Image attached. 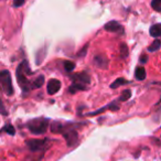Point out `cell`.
<instances>
[{"mask_svg": "<svg viewBox=\"0 0 161 161\" xmlns=\"http://www.w3.org/2000/svg\"><path fill=\"white\" fill-rule=\"evenodd\" d=\"M47 126H49V119L44 118V117L31 119V120H29L27 124L28 129L34 135L44 134L47 129Z\"/></svg>", "mask_w": 161, "mask_h": 161, "instance_id": "cell-1", "label": "cell"}, {"mask_svg": "<svg viewBox=\"0 0 161 161\" xmlns=\"http://www.w3.org/2000/svg\"><path fill=\"white\" fill-rule=\"evenodd\" d=\"M0 83H1V87L6 95L11 96L14 94V86H12V80L9 71L3 69L0 72Z\"/></svg>", "mask_w": 161, "mask_h": 161, "instance_id": "cell-2", "label": "cell"}, {"mask_svg": "<svg viewBox=\"0 0 161 161\" xmlns=\"http://www.w3.org/2000/svg\"><path fill=\"white\" fill-rule=\"evenodd\" d=\"M16 74H17V80H18V84L21 87V90L23 91V93H29L33 86L31 85V83L29 82V80L25 76V72L22 71V69H21L20 65H19L18 69H17Z\"/></svg>", "mask_w": 161, "mask_h": 161, "instance_id": "cell-3", "label": "cell"}, {"mask_svg": "<svg viewBox=\"0 0 161 161\" xmlns=\"http://www.w3.org/2000/svg\"><path fill=\"white\" fill-rule=\"evenodd\" d=\"M47 140V139H30L27 141V146L31 151H41L45 148Z\"/></svg>", "mask_w": 161, "mask_h": 161, "instance_id": "cell-4", "label": "cell"}, {"mask_svg": "<svg viewBox=\"0 0 161 161\" xmlns=\"http://www.w3.org/2000/svg\"><path fill=\"white\" fill-rule=\"evenodd\" d=\"M63 136H64V138H65V140H66L67 146H69V147L74 146L78 141L77 132H76L75 130L69 129V130H67V131H64L63 132Z\"/></svg>", "mask_w": 161, "mask_h": 161, "instance_id": "cell-5", "label": "cell"}, {"mask_svg": "<svg viewBox=\"0 0 161 161\" xmlns=\"http://www.w3.org/2000/svg\"><path fill=\"white\" fill-rule=\"evenodd\" d=\"M61 88V82L56 78H52V80H49V83L47 85V91L49 95H53L56 94V93L60 91Z\"/></svg>", "mask_w": 161, "mask_h": 161, "instance_id": "cell-6", "label": "cell"}, {"mask_svg": "<svg viewBox=\"0 0 161 161\" xmlns=\"http://www.w3.org/2000/svg\"><path fill=\"white\" fill-rule=\"evenodd\" d=\"M72 80H73V83H80V84H90L91 82V77L88 74H86L85 72L83 73H77V74H74L72 75Z\"/></svg>", "mask_w": 161, "mask_h": 161, "instance_id": "cell-7", "label": "cell"}, {"mask_svg": "<svg viewBox=\"0 0 161 161\" xmlns=\"http://www.w3.org/2000/svg\"><path fill=\"white\" fill-rule=\"evenodd\" d=\"M104 29L108 32H116V33L117 32H118V33H123L124 32V29H123V27H121V25L115 20L109 21V22L106 23Z\"/></svg>", "mask_w": 161, "mask_h": 161, "instance_id": "cell-8", "label": "cell"}, {"mask_svg": "<svg viewBox=\"0 0 161 161\" xmlns=\"http://www.w3.org/2000/svg\"><path fill=\"white\" fill-rule=\"evenodd\" d=\"M94 63L99 69H106L108 66V58L104 55H95Z\"/></svg>", "mask_w": 161, "mask_h": 161, "instance_id": "cell-9", "label": "cell"}, {"mask_svg": "<svg viewBox=\"0 0 161 161\" xmlns=\"http://www.w3.org/2000/svg\"><path fill=\"white\" fill-rule=\"evenodd\" d=\"M108 108H109L110 110H118V109H119V105H118V104L112 103V104H109V105L105 106V107L101 108V109H99V110H96V112L90 113V114H88V115H91V116H94V115H98V114H101L102 112H104V110H105V109H108Z\"/></svg>", "mask_w": 161, "mask_h": 161, "instance_id": "cell-10", "label": "cell"}, {"mask_svg": "<svg viewBox=\"0 0 161 161\" xmlns=\"http://www.w3.org/2000/svg\"><path fill=\"white\" fill-rule=\"evenodd\" d=\"M150 36H153V38H159L161 36V23H157V25H153L149 30Z\"/></svg>", "mask_w": 161, "mask_h": 161, "instance_id": "cell-11", "label": "cell"}, {"mask_svg": "<svg viewBox=\"0 0 161 161\" xmlns=\"http://www.w3.org/2000/svg\"><path fill=\"white\" fill-rule=\"evenodd\" d=\"M87 90V86L85 84H80V83H73V85L69 88V92L71 94H75L77 91H86Z\"/></svg>", "mask_w": 161, "mask_h": 161, "instance_id": "cell-12", "label": "cell"}, {"mask_svg": "<svg viewBox=\"0 0 161 161\" xmlns=\"http://www.w3.org/2000/svg\"><path fill=\"white\" fill-rule=\"evenodd\" d=\"M135 77L138 80H143L146 78V69L143 66H139L135 71Z\"/></svg>", "mask_w": 161, "mask_h": 161, "instance_id": "cell-13", "label": "cell"}, {"mask_svg": "<svg viewBox=\"0 0 161 161\" xmlns=\"http://www.w3.org/2000/svg\"><path fill=\"white\" fill-rule=\"evenodd\" d=\"M128 83V80L126 78H123V77H119L117 80H115V82H113V84L110 85V88H118L119 86L121 85H125V84Z\"/></svg>", "mask_w": 161, "mask_h": 161, "instance_id": "cell-14", "label": "cell"}, {"mask_svg": "<svg viewBox=\"0 0 161 161\" xmlns=\"http://www.w3.org/2000/svg\"><path fill=\"white\" fill-rule=\"evenodd\" d=\"M43 84H44V76L40 75V76H38V77L36 78V80L32 83V86H33V88H40V87H42Z\"/></svg>", "mask_w": 161, "mask_h": 161, "instance_id": "cell-15", "label": "cell"}, {"mask_svg": "<svg viewBox=\"0 0 161 161\" xmlns=\"http://www.w3.org/2000/svg\"><path fill=\"white\" fill-rule=\"evenodd\" d=\"M160 47H161V41L159 40V39H156V40L152 42V44L148 47V50H149L150 52H154V51H157V50L160 49Z\"/></svg>", "mask_w": 161, "mask_h": 161, "instance_id": "cell-16", "label": "cell"}, {"mask_svg": "<svg viewBox=\"0 0 161 161\" xmlns=\"http://www.w3.org/2000/svg\"><path fill=\"white\" fill-rule=\"evenodd\" d=\"M130 97H131V92H130V90H125L123 93H121L120 96H119L118 101L126 102V101H128V99H129Z\"/></svg>", "mask_w": 161, "mask_h": 161, "instance_id": "cell-17", "label": "cell"}, {"mask_svg": "<svg viewBox=\"0 0 161 161\" xmlns=\"http://www.w3.org/2000/svg\"><path fill=\"white\" fill-rule=\"evenodd\" d=\"M151 7L154 11L161 12V0H152L151 1Z\"/></svg>", "mask_w": 161, "mask_h": 161, "instance_id": "cell-18", "label": "cell"}, {"mask_svg": "<svg viewBox=\"0 0 161 161\" xmlns=\"http://www.w3.org/2000/svg\"><path fill=\"white\" fill-rule=\"evenodd\" d=\"M128 54H129V51H128V47L124 43L120 44V56L121 58H127Z\"/></svg>", "mask_w": 161, "mask_h": 161, "instance_id": "cell-19", "label": "cell"}, {"mask_svg": "<svg viewBox=\"0 0 161 161\" xmlns=\"http://www.w3.org/2000/svg\"><path fill=\"white\" fill-rule=\"evenodd\" d=\"M64 69L67 72H71L75 69V63L71 62V61H64Z\"/></svg>", "mask_w": 161, "mask_h": 161, "instance_id": "cell-20", "label": "cell"}, {"mask_svg": "<svg viewBox=\"0 0 161 161\" xmlns=\"http://www.w3.org/2000/svg\"><path fill=\"white\" fill-rule=\"evenodd\" d=\"M3 131L8 132V134L11 135V136H14V135L16 134V130H14V128L12 125H6L5 127L3 128Z\"/></svg>", "mask_w": 161, "mask_h": 161, "instance_id": "cell-21", "label": "cell"}, {"mask_svg": "<svg viewBox=\"0 0 161 161\" xmlns=\"http://www.w3.org/2000/svg\"><path fill=\"white\" fill-rule=\"evenodd\" d=\"M25 3V0H14V7L19 8L21 6H23V3Z\"/></svg>", "mask_w": 161, "mask_h": 161, "instance_id": "cell-22", "label": "cell"}, {"mask_svg": "<svg viewBox=\"0 0 161 161\" xmlns=\"http://www.w3.org/2000/svg\"><path fill=\"white\" fill-rule=\"evenodd\" d=\"M87 47H88V45L86 44L85 47H83V50H82V51H80V52H78V54H77V55H78V58H80H80H84V56H85L86 51H87Z\"/></svg>", "mask_w": 161, "mask_h": 161, "instance_id": "cell-23", "label": "cell"}, {"mask_svg": "<svg viewBox=\"0 0 161 161\" xmlns=\"http://www.w3.org/2000/svg\"><path fill=\"white\" fill-rule=\"evenodd\" d=\"M147 60H148V58L146 55H142V58H140V62H142V63H146Z\"/></svg>", "mask_w": 161, "mask_h": 161, "instance_id": "cell-24", "label": "cell"}]
</instances>
